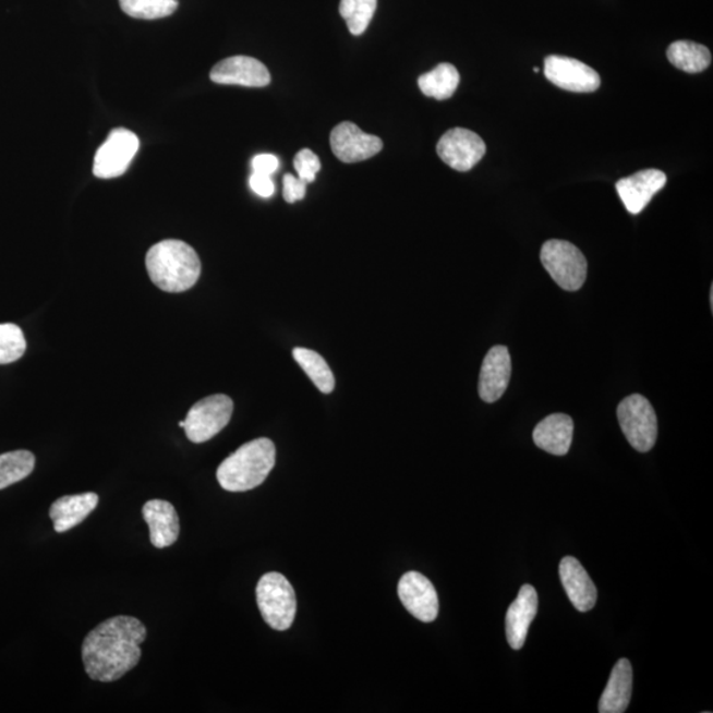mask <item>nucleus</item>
<instances>
[{
  "mask_svg": "<svg viewBox=\"0 0 713 713\" xmlns=\"http://www.w3.org/2000/svg\"><path fill=\"white\" fill-rule=\"evenodd\" d=\"M123 12L143 21L167 17L179 8V0H119Z\"/></svg>",
  "mask_w": 713,
  "mask_h": 713,
  "instance_id": "nucleus-27",
  "label": "nucleus"
},
{
  "mask_svg": "<svg viewBox=\"0 0 713 713\" xmlns=\"http://www.w3.org/2000/svg\"><path fill=\"white\" fill-rule=\"evenodd\" d=\"M511 377V356L508 348L493 347L481 366L479 394L486 403L497 402L508 389Z\"/></svg>",
  "mask_w": 713,
  "mask_h": 713,
  "instance_id": "nucleus-14",
  "label": "nucleus"
},
{
  "mask_svg": "<svg viewBox=\"0 0 713 713\" xmlns=\"http://www.w3.org/2000/svg\"><path fill=\"white\" fill-rule=\"evenodd\" d=\"M234 403L228 396L216 394L197 402L185 418V434L192 443L213 439L227 427L233 415Z\"/></svg>",
  "mask_w": 713,
  "mask_h": 713,
  "instance_id": "nucleus-7",
  "label": "nucleus"
},
{
  "mask_svg": "<svg viewBox=\"0 0 713 713\" xmlns=\"http://www.w3.org/2000/svg\"><path fill=\"white\" fill-rule=\"evenodd\" d=\"M460 83V74L458 69L452 64H439L428 73L422 74L418 80V85L421 87L424 96L439 99H448L454 96Z\"/></svg>",
  "mask_w": 713,
  "mask_h": 713,
  "instance_id": "nucleus-22",
  "label": "nucleus"
},
{
  "mask_svg": "<svg viewBox=\"0 0 713 713\" xmlns=\"http://www.w3.org/2000/svg\"><path fill=\"white\" fill-rule=\"evenodd\" d=\"M179 425H180L181 428H184L185 422H184V421H181V422L179 423Z\"/></svg>",
  "mask_w": 713,
  "mask_h": 713,
  "instance_id": "nucleus-33",
  "label": "nucleus"
},
{
  "mask_svg": "<svg viewBox=\"0 0 713 713\" xmlns=\"http://www.w3.org/2000/svg\"><path fill=\"white\" fill-rule=\"evenodd\" d=\"M140 137L133 131L116 129L108 140L98 148L94 158L93 172L98 179H114L122 177L129 170L131 161L140 152Z\"/></svg>",
  "mask_w": 713,
  "mask_h": 713,
  "instance_id": "nucleus-8",
  "label": "nucleus"
},
{
  "mask_svg": "<svg viewBox=\"0 0 713 713\" xmlns=\"http://www.w3.org/2000/svg\"><path fill=\"white\" fill-rule=\"evenodd\" d=\"M256 603L268 627L285 631L297 616V596L290 581L278 572L264 575L256 585Z\"/></svg>",
  "mask_w": 713,
  "mask_h": 713,
  "instance_id": "nucleus-4",
  "label": "nucleus"
},
{
  "mask_svg": "<svg viewBox=\"0 0 713 713\" xmlns=\"http://www.w3.org/2000/svg\"><path fill=\"white\" fill-rule=\"evenodd\" d=\"M293 359L298 362L303 372L309 375L312 383L318 390L329 394L335 389V375L331 373L327 361L315 350L305 348L293 349Z\"/></svg>",
  "mask_w": 713,
  "mask_h": 713,
  "instance_id": "nucleus-24",
  "label": "nucleus"
},
{
  "mask_svg": "<svg viewBox=\"0 0 713 713\" xmlns=\"http://www.w3.org/2000/svg\"><path fill=\"white\" fill-rule=\"evenodd\" d=\"M378 0H341L340 15L347 22L350 34L360 36L365 33L377 10Z\"/></svg>",
  "mask_w": 713,
  "mask_h": 713,
  "instance_id": "nucleus-26",
  "label": "nucleus"
},
{
  "mask_svg": "<svg viewBox=\"0 0 713 713\" xmlns=\"http://www.w3.org/2000/svg\"><path fill=\"white\" fill-rule=\"evenodd\" d=\"M436 149L446 165L460 172L471 171L486 154L484 141L467 129L447 131L437 143Z\"/></svg>",
  "mask_w": 713,
  "mask_h": 713,
  "instance_id": "nucleus-9",
  "label": "nucleus"
},
{
  "mask_svg": "<svg viewBox=\"0 0 713 713\" xmlns=\"http://www.w3.org/2000/svg\"><path fill=\"white\" fill-rule=\"evenodd\" d=\"M146 267L156 287L173 293L192 289L202 274L195 249L179 240L161 241L149 249Z\"/></svg>",
  "mask_w": 713,
  "mask_h": 713,
  "instance_id": "nucleus-2",
  "label": "nucleus"
},
{
  "mask_svg": "<svg viewBox=\"0 0 713 713\" xmlns=\"http://www.w3.org/2000/svg\"><path fill=\"white\" fill-rule=\"evenodd\" d=\"M398 594L406 609L422 623H433L439 615V599L435 587L419 572L404 573L399 580Z\"/></svg>",
  "mask_w": 713,
  "mask_h": 713,
  "instance_id": "nucleus-12",
  "label": "nucleus"
},
{
  "mask_svg": "<svg viewBox=\"0 0 713 713\" xmlns=\"http://www.w3.org/2000/svg\"><path fill=\"white\" fill-rule=\"evenodd\" d=\"M618 423L631 447L638 452H649L658 436V422L652 403L640 394L627 397L618 404Z\"/></svg>",
  "mask_w": 713,
  "mask_h": 713,
  "instance_id": "nucleus-6",
  "label": "nucleus"
},
{
  "mask_svg": "<svg viewBox=\"0 0 713 713\" xmlns=\"http://www.w3.org/2000/svg\"><path fill=\"white\" fill-rule=\"evenodd\" d=\"M210 80L221 85L265 87L271 83L270 72L259 60L247 56H233L212 69Z\"/></svg>",
  "mask_w": 713,
  "mask_h": 713,
  "instance_id": "nucleus-13",
  "label": "nucleus"
},
{
  "mask_svg": "<svg viewBox=\"0 0 713 713\" xmlns=\"http://www.w3.org/2000/svg\"><path fill=\"white\" fill-rule=\"evenodd\" d=\"M573 421L566 414H553L536 425L533 439L535 446L555 456H565L571 448Z\"/></svg>",
  "mask_w": 713,
  "mask_h": 713,
  "instance_id": "nucleus-20",
  "label": "nucleus"
},
{
  "mask_svg": "<svg viewBox=\"0 0 713 713\" xmlns=\"http://www.w3.org/2000/svg\"><path fill=\"white\" fill-rule=\"evenodd\" d=\"M331 152L347 165L364 161L383 152L380 137L366 134L352 122H341L331 130Z\"/></svg>",
  "mask_w": 713,
  "mask_h": 713,
  "instance_id": "nucleus-11",
  "label": "nucleus"
},
{
  "mask_svg": "<svg viewBox=\"0 0 713 713\" xmlns=\"http://www.w3.org/2000/svg\"><path fill=\"white\" fill-rule=\"evenodd\" d=\"M147 629L137 618L117 616L94 628L83 643V662L90 679L110 684L140 663Z\"/></svg>",
  "mask_w": 713,
  "mask_h": 713,
  "instance_id": "nucleus-1",
  "label": "nucleus"
},
{
  "mask_svg": "<svg viewBox=\"0 0 713 713\" xmlns=\"http://www.w3.org/2000/svg\"><path fill=\"white\" fill-rule=\"evenodd\" d=\"M252 167L254 173L271 177L273 173L278 171L279 160L277 156L271 154H261L255 156L252 161Z\"/></svg>",
  "mask_w": 713,
  "mask_h": 713,
  "instance_id": "nucleus-32",
  "label": "nucleus"
},
{
  "mask_svg": "<svg viewBox=\"0 0 713 713\" xmlns=\"http://www.w3.org/2000/svg\"><path fill=\"white\" fill-rule=\"evenodd\" d=\"M26 349V337L17 325L0 324V365L21 360Z\"/></svg>",
  "mask_w": 713,
  "mask_h": 713,
  "instance_id": "nucleus-28",
  "label": "nucleus"
},
{
  "mask_svg": "<svg viewBox=\"0 0 713 713\" xmlns=\"http://www.w3.org/2000/svg\"><path fill=\"white\" fill-rule=\"evenodd\" d=\"M306 183L302 179L293 177L291 173L285 174L283 178V197L287 203L293 204L305 197Z\"/></svg>",
  "mask_w": 713,
  "mask_h": 713,
  "instance_id": "nucleus-30",
  "label": "nucleus"
},
{
  "mask_svg": "<svg viewBox=\"0 0 713 713\" xmlns=\"http://www.w3.org/2000/svg\"><path fill=\"white\" fill-rule=\"evenodd\" d=\"M35 456L29 450L0 455V491L27 479L35 469Z\"/></svg>",
  "mask_w": 713,
  "mask_h": 713,
  "instance_id": "nucleus-25",
  "label": "nucleus"
},
{
  "mask_svg": "<svg viewBox=\"0 0 713 713\" xmlns=\"http://www.w3.org/2000/svg\"><path fill=\"white\" fill-rule=\"evenodd\" d=\"M666 183L667 177L662 171L645 170L617 181L616 190L625 208L631 215H640Z\"/></svg>",
  "mask_w": 713,
  "mask_h": 713,
  "instance_id": "nucleus-15",
  "label": "nucleus"
},
{
  "mask_svg": "<svg viewBox=\"0 0 713 713\" xmlns=\"http://www.w3.org/2000/svg\"><path fill=\"white\" fill-rule=\"evenodd\" d=\"M541 261L560 289L573 292L583 287L588 271L587 259L571 242L547 241L542 246Z\"/></svg>",
  "mask_w": 713,
  "mask_h": 713,
  "instance_id": "nucleus-5",
  "label": "nucleus"
},
{
  "mask_svg": "<svg viewBox=\"0 0 713 713\" xmlns=\"http://www.w3.org/2000/svg\"><path fill=\"white\" fill-rule=\"evenodd\" d=\"M667 58L675 68L687 73H700L711 65L710 49L702 44L679 40L667 49Z\"/></svg>",
  "mask_w": 713,
  "mask_h": 713,
  "instance_id": "nucleus-23",
  "label": "nucleus"
},
{
  "mask_svg": "<svg viewBox=\"0 0 713 713\" xmlns=\"http://www.w3.org/2000/svg\"><path fill=\"white\" fill-rule=\"evenodd\" d=\"M277 460V449L266 437L243 444L217 469V480L228 492H247L265 483Z\"/></svg>",
  "mask_w": 713,
  "mask_h": 713,
  "instance_id": "nucleus-3",
  "label": "nucleus"
},
{
  "mask_svg": "<svg viewBox=\"0 0 713 713\" xmlns=\"http://www.w3.org/2000/svg\"><path fill=\"white\" fill-rule=\"evenodd\" d=\"M537 612V594L533 585L524 584L506 613V638L511 649L521 650L527 642L531 623Z\"/></svg>",
  "mask_w": 713,
  "mask_h": 713,
  "instance_id": "nucleus-16",
  "label": "nucleus"
},
{
  "mask_svg": "<svg viewBox=\"0 0 713 713\" xmlns=\"http://www.w3.org/2000/svg\"><path fill=\"white\" fill-rule=\"evenodd\" d=\"M143 518L149 529V541L156 548H167L177 543L180 522L177 509L165 499H152L143 506Z\"/></svg>",
  "mask_w": 713,
  "mask_h": 713,
  "instance_id": "nucleus-17",
  "label": "nucleus"
},
{
  "mask_svg": "<svg viewBox=\"0 0 713 713\" xmlns=\"http://www.w3.org/2000/svg\"><path fill=\"white\" fill-rule=\"evenodd\" d=\"M544 74L549 83L573 93L596 92L602 85V78L594 69L565 56H548L544 60Z\"/></svg>",
  "mask_w": 713,
  "mask_h": 713,
  "instance_id": "nucleus-10",
  "label": "nucleus"
},
{
  "mask_svg": "<svg viewBox=\"0 0 713 713\" xmlns=\"http://www.w3.org/2000/svg\"><path fill=\"white\" fill-rule=\"evenodd\" d=\"M249 184L255 195L261 197L268 198L271 197L275 193L274 181L271 177H267V174L253 172L252 178L249 180Z\"/></svg>",
  "mask_w": 713,
  "mask_h": 713,
  "instance_id": "nucleus-31",
  "label": "nucleus"
},
{
  "mask_svg": "<svg viewBox=\"0 0 713 713\" xmlns=\"http://www.w3.org/2000/svg\"><path fill=\"white\" fill-rule=\"evenodd\" d=\"M559 575L563 588L567 593L569 602L579 612H588L596 605L597 590L593 584L590 575L587 573L583 566L572 556L563 558L559 566Z\"/></svg>",
  "mask_w": 713,
  "mask_h": 713,
  "instance_id": "nucleus-18",
  "label": "nucleus"
},
{
  "mask_svg": "<svg viewBox=\"0 0 713 713\" xmlns=\"http://www.w3.org/2000/svg\"><path fill=\"white\" fill-rule=\"evenodd\" d=\"M293 167H295L298 178L302 179L304 183L310 184L314 183L316 174L322 170V161L311 149L304 148L293 159Z\"/></svg>",
  "mask_w": 713,
  "mask_h": 713,
  "instance_id": "nucleus-29",
  "label": "nucleus"
},
{
  "mask_svg": "<svg viewBox=\"0 0 713 713\" xmlns=\"http://www.w3.org/2000/svg\"><path fill=\"white\" fill-rule=\"evenodd\" d=\"M631 691H633V668L628 660L616 663L611 673L602 698H600V713H624L628 710Z\"/></svg>",
  "mask_w": 713,
  "mask_h": 713,
  "instance_id": "nucleus-21",
  "label": "nucleus"
},
{
  "mask_svg": "<svg viewBox=\"0 0 713 713\" xmlns=\"http://www.w3.org/2000/svg\"><path fill=\"white\" fill-rule=\"evenodd\" d=\"M98 501L99 497L96 493H83L56 499L49 510L56 533H65L78 527L97 508Z\"/></svg>",
  "mask_w": 713,
  "mask_h": 713,
  "instance_id": "nucleus-19",
  "label": "nucleus"
}]
</instances>
